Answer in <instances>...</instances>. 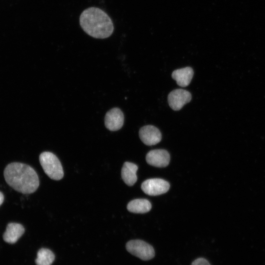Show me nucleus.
Returning a JSON list of instances; mask_svg holds the SVG:
<instances>
[{"label":"nucleus","mask_w":265,"mask_h":265,"mask_svg":"<svg viewBox=\"0 0 265 265\" xmlns=\"http://www.w3.org/2000/svg\"><path fill=\"white\" fill-rule=\"evenodd\" d=\"M143 191L151 196H156L166 192L169 189V183L159 178L150 179L144 181L141 186Z\"/></svg>","instance_id":"obj_5"},{"label":"nucleus","mask_w":265,"mask_h":265,"mask_svg":"<svg viewBox=\"0 0 265 265\" xmlns=\"http://www.w3.org/2000/svg\"><path fill=\"white\" fill-rule=\"evenodd\" d=\"M191 265H211L209 261L203 258H198L194 260Z\"/></svg>","instance_id":"obj_15"},{"label":"nucleus","mask_w":265,"mask_h":265,"mask_svg":"<svg viewBox=\"0 0 265 265\" xmlns=\"http://www.w3.org/2000/svg\"><path fill=\"white\" fill-rule=\"evenodd\" d=\"M54 258V255L51 250L41 248L38 251L35 263L37 265H51Z\"/></svg>","instance_id":"obj_14"},{"label":"nucleus","mask_w":265,"mask_h":265,"mask_svg":"<svg viewBox=\"0 0 265 265\" xmlns=\"http://www.w3.org/2000/svg\"><path fill=\"white\" fill-rule=\"evenodd\" d=\"M193 74L192 68L186 67L174 70L172 73V78L180 86L186 87L190 83Z\"/></svg>","instance_id":"obj_11"},{"label":"nucleus","mask_w":265,"mask_h":265,"mask_svg":"<svg viewBox=\"0 0 265 265\" xmlns=\"http://www.w3.org/2000/svg\"><path fill=\"white\" fill-rule=\"evenodd\" d=\"M152 205L149 201L145 199H136L130 201L127 205L128 210L136 213H144L151 209Z\"/></svg>","instance_id":"obj_13"},{"label":"nucleus","mask_w":265,"mask_h":265,"mask_svg":"<svg viewBox=\"0 0 265 265\" xmlns=\"http://www.w3.org/2000/svg\"><path fill=\"white\" fill-rule=\"evenodd\" d=\"M25 232L23 226L17 223H9L3 235L4 240L9 243H15Z\"/></svg>","instance_id":"obj_10"},{"label":"nucleus","mask_w":265,"mask_h":265,"mask_svg":"<svg viewBox=\"0 0 265 265\" xmlns=\"http://www.w3.org/2000/svg\"><path fill=\"white\" fill-rule=\"evenodd\" d=\"M4 177L9 186L23 194L33 193L39 185L35 170L23 163L12 162L8 164L4 170Z\"/></svg>","instance_id":"obj_1"},{"label":"nucleus","mask_w":265,"mask_h":265,"mask_svg":"<svg viewBox=\"0 0 265 265\" xmlns=\"http://www.w3.org/2000/svg\"><path fill=\"white\" fill-rule=\"evenodd\" d=\"M147 162L152 166L157 167L167 166L170 161V155L163 149H155L149 152L146 155Z\"/></svg>","instance_id":"obj_8"},{"label":"nucleus","mask_w":265,"mask_h":265,"mask_svg":"<svg viewBox=\"0 0 265 265\" xmlns=\"http://www.w3.org/2000/svg\"><path fill=\"white\" fill-rule=\"evenodd\" d=\"M139 136L143 143L149 146L158 144L161 139L160 131L153 125H146L141 128Z\"/></svg>","instance_id":"obj_7"},{"label":"nucleus","mask_w":265,"mask_h":265,"mask_svg":"<svg viewBox=\"0 0 265 265\" xmlns=\"http://www.w3.org/2000/svg\"><path fill=\"white\" fill-rule=\"evenodd\" d=\"M39 161L45 173L54 180H60L63 177L64 172L58 158L50 152H44L39 156Z\"/></svg>","instance_id":"obj_3"},{"label":"nucleus","mask_w":265,"mask_h":265,"mask_svg":"<svg viewBox=\"0 0 265 265\" xmlns=\"http://www.w3.org/2000/svg\"><path fill=\"white\" fill-rule=\"evenodd\" d=\"M167 100L170 107L173 110L177 111L191 101V94L186 90L176 89L169 93Z\"/></svg>","instance_id":"obj_6"},{"label":"nucleus","mask_w":265,"mask_h":265,"mask_svg":"<svg viewBox=\"0 0 265 265\" xmlns=\"http://www.w3.org/2000/svg\"><path fill=\"white\" fill-rule=\"evenodd\" d=\"M126 248L128 252L143 261L150 260L155 255L153 247L140 239L129 241L126 244Z\"/></svg>","instance_id":"obj_4"},{"label":"nucleus","mask_w":265,"mask_h":265,"mask_svg":"<svg viewBox=\"0 0 265 265\" xmlns=\"http://www.w3.org/2000/svg\"><path fill=\"white\" fill-rule=\"evenodd\" d=\"M4 200V196L2 193L0 191V206L2 204Z\"/></svg>","instance_id":"obj_16"},{"label":"nucleus","mask_w":265,"mask_h":265,"mask_svg":"<svg viewBox=\"0 0 265 265\" xmlns=\"http://www.w3.org/2000/svg\"><path fill=\"white\" fill-rule=\"evenodd\" d=\"M80 24L85 32L95 38H107L114 30L110 18L97 7H91L85 9L80 15Z\"/></svg>","instance_id":"obj_2"},{"label":"nucleus","mask_w":265,"mask_h":265,"mask_svg":"<svg viewBox=\"0 0 265 265\" xmlns=\"http://www.w3.org/2000/svg\"><path fill=\"white\" fill-rule=\"evenodd\" d=\"M138 166L134 163L126 161L122 168L121 177L128 186H133L137 181L136 171Z\"/></svg>","instance_id":"obj_12"},{"label":"nucleus","mask_w":265,"mask_h":265,"mask_svg":"<svg viewBox=\"0 0 265 265\" xmlns=\"http://www.w3.org/2000/svg\"><path fill=\"white\" fill-rule=\"evenodd\" d=\"M124 121L123 113L119 108L115 107L106 113L105 118V124L108 130L116 131L122 127Z\"/></svg>","instance_id":"obj_9"}]
</instances>
